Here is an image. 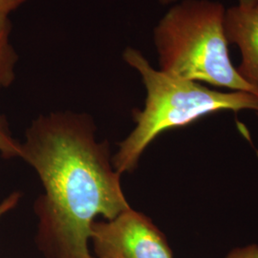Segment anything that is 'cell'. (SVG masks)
<instances>
[{
	"instance_id": "3957f363",
	"label": "cell",
	"mask_w": 258,
	"mask_h": 258,
	"mask_svg": "<svg viewBox=\"0 0 258 258\" xmlns=\"http://www.w3.org/2000/svg\"><path fill=\"white\" fill-rule=\"evenodd\" d=\"M225 15L221 3L212 0H183L173 5L153 32L160 70L257 95L231 63Z\"/></svg>"
},
{
	"instance_id": "9c48e42d",
	"label": "cell",
	"mask_w": 258,
	"mask_h": 258,
	"mask_svg": "<svg viewBox=\"0 0 258 258\" xmlns=\"http://www.w3.org/2000/svg\"><path fill=\"white\" fill-rule=\"evenodd\" d=\"M226 258H258L257 245H249L232 249Z\"/></svg>"
},
{
	"instance_id": "5b68a950",
	"label": "cell",
	"mask_w": 258,
	"mask_h": 258,
	"mask_svg": "<svg viewBox=\"0 0 258 258\" xmlns=\"http://www.w3.org/2000/svg\"><path fill=\"white\" fill-rule=\"evenodd\" d=\"M225 32L240 49L238 73L258 95V1L226 10Z\"/></svg>"
},
{
	"instance_id": "8fae6325",
	"label": "cell",
	"mask_w": 258,
	"mask_h": 258,
	"mask_svg": "<svg viewBox=\"0 0 258 258\" xmlns=\"http://www.w3.org/2000/svg\"><path fill=\"white\" fill-rule=\"evenodd\" d=\"M258 0H239L240 4H250L253 2H256Z\"/></svg>"
},
{
	"instance_id": "ba28073f",
	"label": "cell",
	"mask_w": 258,
	"mask_h": 258,
	"mask_svg": "<svg viewBox=\"0 0 258 258\" xmlns=\"http://www.w3.org/2000/svg\"><path fill=\"white\" fill-rule=\"evenodd\" d=\"M22 194L20 191H14L9 194L3 201L0 202V219L8 212L16 209L21 200Z\"/></svg>"
},
{
	"instance_id": "30bf717a",
	"label": "cell",
	"mask_w": 258,
	"mask_h": 258,
	"mask_svg": "<svg viewBox=\"0 0 258 258\" xmlns=\"http://www.w3.org/2000/svg\"><path fill=\"white\" fill-rule=\"evenodd\" d=\"M28 0H0V17L9 18L14 11L19 9Z\"/></svg>"
},
{
	"instance_id": "4fadbf2b",
	"label": "cell",
	"mask_w": 258,
	"mask_h": 258,
	"mask_svg": "<svg viewBox=\"0 0 258 258\" xmlns=\"http://www.w3.org/2000/svg\"><path fill=\"white\" fill-rule=\"evenodd\" d=\"M256 112H257V115H258V111H256Z\"/></svg>"
},
{
	"instance_id": "277c9868",
	"label": "cell",
	"mask_w": 258,
	"mask_h": 258,
	"mask_svg": "<svg viewBox=\"0 0 258 258\" xmlns=\"http://www.w3.org/2000/svg\"><path fill=\"white\" fill-rule=\"evenodd\" d=\"M90 244L94 258H174L165 234L132 208L112 219L94 222Z\"/></svg>"
},
{
	"instance_id": "6da1fadb",
	"label": "cell",
	"mask_w": 258,
	"mask_h": 258,
	"mask_svg": "<svg viewBox=\"0 0 258 258\" xmlns=\"http://www.w3.org/2000/svg\"><path fill=\"white\" fill-rule=\"evenodd\" d=\"M43 192L34 211L36 243L45 258H94L90 231L98 216L112 219L130 207L107 141L88 114L40 115L25 132L21 156Z\"/></svg>"
},
{
	"instance_id": "52a82bcc",
	"label": "cell",
	"mask_w": 258,
	"mask_h": 258,
	"mask_svg": "<svg viewBox=\"0 0 258 258\" xmlns=\"http://www.w3.org/2000/svg\"><path fill=\"white\" fill-rule=\"evenodd\" d=\"M0 155L5 159L21 156V142L14 137L8 120L2 114H0Z\"/></svg>"
},
{
	"instance_id": "7c38bea8",
	"label": "cell",
	"mask_w": 258,
	"mask_h": 258,
	"mask_svg": "<svg viewBox=\"0 0 258 258\" xmlns=\"http://www.w3.org/2000/svg\"><path fill=\"white\" fill-rule=\"evenodd\" d=\"M162 4H170L172 2H174L175 0H159Z\"/></svg>"
},
{
	"instance_id": "7a4b0ae2",
	"label": "cell",
	"mask_w": 258,
	"mask_h": 258,
	"mask_svg": "<svg viewBox=\"0 0 258 258\" xmlns=\"http://www.w3.org/2000/svg\"><path fill=\"white\" fill-rule=\"evenodd\" d=\"M124 61L138 72L147 89L143 110H135V127L120 144L113 164L120 175L133 171L148 146L161 133L182 127L223 110L258 111V96L241 91L219 92L196 82L157 70L140 51L128 47Z\"/></svg>"
},
{
	"instance_id": "8992f818",
	"label": "cell",
	"mask_w": 258,
	"mask_h": 258,
	"mask_svg": "<svg viewBox=\"0 0 258 258\" xmlns=\"http://www.w3.org/2000/svg\"><path fill=\"white\" fill-rule=\"evenodd\" d=\"M11 33L9 18L0 17V89L11 86L16 79L19 55L11 43Z\"/></svg>"
}]
</instances>
